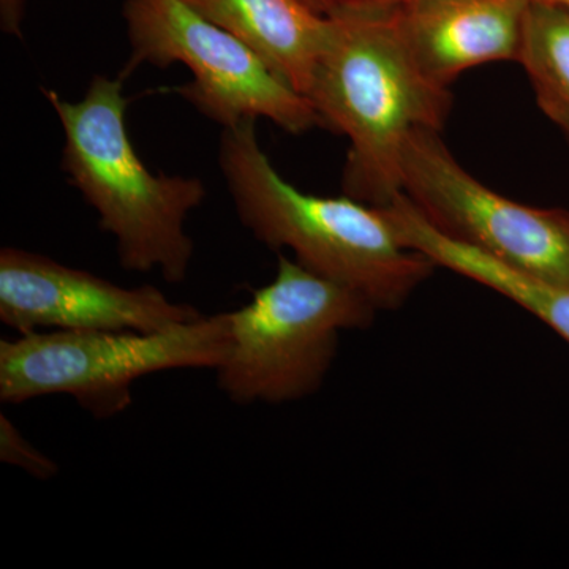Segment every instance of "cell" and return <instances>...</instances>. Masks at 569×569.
Listing matches in <instances>:
<instances>
[{
	"label": "cell",
	"instance_id": "1",
	"mask_svg": "<svg viewBox=\"0 0 569 569\" xmlns=\"http://www.w3.org/2000/svg\"><path fill=\"white\" fill-rule=\"evenodd\" d=\"M399 10L329 18L328 41L307 99L326 129L350 141L343 192L383 208L402 193V157L417 129L440 132L449 88L430 80L408 47Z\"/></svg>",
	"mask_w": 569,
	"mask_h": 569
},
{
	"label": "cell",
	"instance_id": "2",
	"mask_svg": "<svg viewBox=\"0 0 569 569\" xmlns=\"http://www.w3.org/2000/svg\"><path fill=\"white\" fill-rule=\"evenodd\" d=\"M220 170L239 220L269 249L365 296L378 312L396 310L437 268L397 238L383 208L317 197L280 176L258 141L253 119L222 129Z\"/></svg>",
	"mask_w": 569,
	"mask_h": 569
},
{
	"label": "cell",
	"instance_id": "3",
	"mask_svg": "<svg viewBox=\"0 0 569 569\" xmlns=\"http://www.w3.org/2000/svg\"><path fill=\"white\" fill-rule=\"evenodd\" d=\"M43 97L58 114L66 144L62 170L99 213L100 228L114 238L126 271H159L182 283L193 258L186 230L190 212L206 198L198 178L152 174L127 132L123 77L96 74L78 102L52 89Z\"/></svg>",
	"mask_w": 569,
	"mask_h": 569
},
{
	"label": "cell",
	"instance_id": "4",
	"mask_svg": "<svg viewBox=\"0 0 569 569\" xmlns=\"http://www.w3.org/2000/svg\"><path fill=\"white\" fill-rule=\"evenodd\" d=\"M378 310L346 284L280 254L274 279L231 310V346L217 385L239 406L296 402L323 385L340 335Z\"/></svg>",
	"mask_w": 569,
	"mask_h": 569
},
{
	"label": "cell",
	"instance_id": "5",
	"mask_svg": "<svg viewBox=\"0 0 569 569\" xmlns=\"http://www.w3.org/2000/svg\"><path fill=\"white\" fill-rule=\"evenodd\" d=\"M230 346L228 312L156 332H29L0 342V400L67 395L93 418H112L132 406L134 381L164 370H217Z\"/></svg>",
	"mask_w": 569,
	"mask_h": 569
},
{
	"label": "cell",
	"instance_id": "6",
	"mask_svg": "<svg viewBox=\"0 0 569 569\" xmlns=\"http://www.w3.org/2000/svg\"><path fill=\"white\" fill-rule=\"evenodd\" d=\"M122 13L132 48L127 73L144 62L183 63L193 78L179 93L222 129L247 119H268L293 134L323 127L306 96L183 0H126Z\"/></svg>",
	"mask_w": 569,
	"mask_h": 569
},
{
	"label": "cell",
	"instance_id": "7",
	"mask_svg": "<svg viewBox=\"0 0 569 569\" xmlns=\"http://www.w3.org/2000/svg\"><path fill=\"white\" fill-rule=\"evenodd\" d=\"M402 193L441 234L569 284V212L530 208L493 192L456 160L438 130L417 129L408 137Z\"/></svg>",
	"mask_w": 569,
	"mask_h": 569
},
{
	"label": "cell",
	"instance_id": "8",
	"mask_svg": "<svg viewBox=\"0 0 569 569\" xmlns=\"http://www.w3.org/2000/svg\"><path fill=\"white\" fill-rule=\"evenodd\" d=\"M159 288H126L44 254L3 247L0 320L18 335L37 331L156 332L201 318Z\"/></svg>",
	"mask_w": 569,
	"mask_h": 569
},
{
	"label": "cell",
	"instance_id": "9",
	"mask_svg": "<svg viewBox=\"0 0 569 569\" xmlns=\"http://www.w3.org/2000/svg\"><path fill=\"white\" fill-rule=\"evenodd\" d=\"M531 0H415L399 10L403 36L430 80L449 88L463 71L519 61Z\"/></svg>",
	"mask_w": 569,
	"mask_h": 569
},
{
	"label": "cell",
	"instance_id": "10",
	"mask_svg": "<svg viewBox=\"0 0 569 569\" xmlns=\"http://www.w3.org/2000/svg\"><path fill=\"white\" fill-rule=\"evenodd\" d=\"M383 211L395 228L397 238L407 249L422 253L433 264L475 280L511 299L569 343L568 283L505 263L441 234L427 222L403 193L396 194L385 206Z\"/></svg>",
	"mask_w": 569,
	"mask_h": 569
},
{
	"label": "cell",
	"instance_id": "11",
	"mask_svg": "<svg viewBox=\"0 0 569 569\" xmlns=\"http://www.w3.org/2000/svg\"><path fill=\"white\" fill-rule=\"evenodd\" d=\"M307 97L331 21L302 0H183Z\"/></svg>",
	"mask_w": 569,
	"mask_h": 569
},
{
	"label": "cell",
	"instance_id": "12",
	"mask_svg": "<svg viewBox=\"0 0 569 569\" xmlns=\"http://www.w3.org/2000/svg\"><path fill=\"white\" fill-rule=\"evenodd\" d=\"M538 107L569 141V10L531 0L519 61Z\"/></svg>",
	"mask_w": 569,
	"mask_h": 569
},
{
	"label": "cell",
	"instance_id": "13",
	"mask_svg": "<svg viewBox=\"0 0 569 569\" xmlns=\"http://www.w3.org/2000/svg\"><path fill=\"white\" fill-rule=\"evenodd\" d=\"M0 460L39 479L54 478L59 473L58 463L33 447L6 415H0Z\"/></svg>",
	"mask_w": 569,
	"mask_h": 569
},
{
	"label": "cell",
	"instance_id": "14",
	"mask_svg": "<svg viewBox=\"0 0 569 569\" xmlns=\"http://www.w3.org/2000/svg\"><path fill=\"white\" fill-rule=\"evenodd\" d=\"M310 9L326 18L356 11L395 10L410 6L415 0H302Z\"/></svg>",
	"mask_w": 569,
	"mask_h": 569
},
{
	"label": "cell",
	"instance_id": "15",
	"mask_svg": "<svg viewBox=\"0 0 569 569\" xmlns=\"http://www.w3.org/2000/svg\"><path fill=\"white\" fill-rule=\"evenodd\" d=\"M26 0H0V28L9 36L22 37Z\"/></svg>",
	"mask_w": 569,
	"mask_h": 569
},
{
	"label": "cell",
	"instance_id": "16",
	"mask_svg": "<svg viewBox=\"0 0 569 569\" xmlns=\"http://www.w3.org/2000/svg\"><path fill=\"white\" fill-rule=\"evenodd\" d=\"M545 2L553 3V6H560L569 10V0H545Z\"/></svg>",
	"mask_w": 569,
	"mask_h": 569
}]
</instances>
